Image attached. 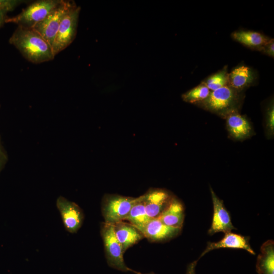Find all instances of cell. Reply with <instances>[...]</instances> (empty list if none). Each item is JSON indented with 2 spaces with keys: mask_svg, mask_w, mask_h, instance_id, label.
I'll list each match as a JSON object with an SVG mask.
<instances>
[{
  "mask_svg": "<svg viewBox=\"0 0 274 274\" xmlns=\"http://www.w3.org/2000/svg\"><path fill=\"white\" fill-rule=\"evenodd\" d=\"M101 234L108 265L122 271H133L124 262V252L121 245L115 236L114 224L105 223L101 228Z\"/></svg>",
  "mask_w": 274,
  "mask_h": 274,
  "instance_id": "cell-6",
  "label": "cell"
},
{
  "mask_svg": "<svg viewBox=\"0 0 274 274\" xmlns=\"http://www.w3.org/2000/svg\"><path fill=\"white\" fill-rule=\"evenodd\" d=\"M172 196L162 189H153L143 195L147 215L150 219L157 218L169 203Z\"/></svg>",
  "mask_w": 274,
  "mask_h": 274,
  "instance_id": "cell-10",
  "label": "cell"
},
{
  "mask_svg": "<svg viewBox=\"0 0 274 274\" xmlns=\"http://www.w3.org/2000/svg\"><path fill=\"white\" fill-rule=\"evenodd\" d=\"M210 191L214 212L212 224L208 233L213 235L217 232L225 233L231 232L235 228L232 224L228 212L225 208L223 201L217 197L211 188Z\"/></svg>",
  "mask_w": 274,
  "mask_h": 274,
  "instance_id": "cell-9",
  "label": "cell"
},
{
  "mask_svg": "<svg viewBox=\"0 0 274 274\" xmlns=\"http://www.w3.org/2000/svg\"><path fill=\"white\" fill-rule=\"evenodd\" d=\"M266 128L268 132L271 134L273 133L274 128V109L271 105L267 112Z\"/></svg>",
  "mask_w": 274,
  "mask_h": 274,
  "instance_id": "cell-23",
  "label": "cell"
},
{
  "mask_svg": "<svg viewBox=\"0 0 274 274\" xmlns=\"http://www.w3.org/2000/svg\"><path fill=\"white\" fill-rule=\"evenodd\" d=\"M236 90L226 85L211 91L202 103L208 110L217 113L229 112L232 110L237 100Z\"/></svg>",
  "mask_w": 274,
  "mask_h": 274,
  "instance_id": "cell-7",
  "label": "cell"
},
{
  "mask_svg": "<svg viewBox=\"0 0 274 274\" xmlns=\"http://www.w3.org/2000/svg\"><path fill=\"white\" fill-rule=\"evenodd\" d=\"M256 269L259 274H274V244L272 240L265 242L261 246Z\"/></svg>",
  "mask_w": 274,
  "mask_h": 274,
  "instance_id": "cell-16",
  "label": "cell"
},
{
  "mask_svg": "<svg viewBox=\"0 0 274 274\" xmlns=\"http://www.w3.org/2000/svg\"><path fill=\"white\" fill-rule=\"evenodd\" d=\"M113 224L115 236L124 253L144 237L142 233L131 224L121 221Z\"/></svg>",
  "mask_w": 274,
  "mask_h": 274,
  "instance_id": "cell-14",
  "label": "cell"
},
{
  "mask_svg": "<svg viewBox=\"0 0 274 274\" xmlns=\"http://www.w3.org/2000/svg\"><path fill=\"white\" fill-rule=\"evenodd\" d=\"M9 43L33 63L49 61L55 57L51 46L31 28L18 25L9 39Z\"/></svg>",
  "mask_w": 274,
  "mask_h": 274,
  "instance_id": "cell-1",
  "label": "cell"
},
{
  "mask_svg": "<svg viewBox=\"0 0 274 274\" xmlns=\"http://www.w3.org/2000/svg\"><path fill=\"white\" fill-rule=\"evenodd\" d=\"M133 272H134L135 274H143V273H142L140 272H138V271H134L133 270ZM145 274H155L154 273H153V272H151V273H145Z\"/></svg>",
  "mask_w": 274,
  "mask_h": 274,
  "instance_id": "cell-28",
  "label": "cell"
},
{
  "mask_svg": "<svg viewBox=\"0 0 274 274\" xmlns=\"http://www.w3.org/2000/svg\"><path fill=\"white\" fill-rule=\"evenodd\" d=\"M62 0H42L35 2L17 15L7 18L6 23L31 28L43 20L62 3Z\"/></svg>",
  "mask_w": 274,
  "mask_h": 274,
  "instance_id": "cell-2",
  "label": "cell"
},
{
  "mask_svg": "<svg viewBox=\"0 0 274 274\" xmlns=\"http://www.w3.org/2000/svg\"><path fill=\"white\" fill-rule=\"evenodd\" d=\"M136 198L116 194H107L102 201L101 210L105 223L115 224L125 220Z\"/></svg>",
  "mask_w": 274,
  "mask_h": 274,
  "instance_id": "cell-3",
  "label": "cell"
},
{
  "mask_svg": "<svg viewBox=\"0 0 274 274\" xmlns=\"http://www.w3.org/2000/svg\"><path fill=\"white\" fill-rule=\"evenodd\" d=\"M227 74L223 70L210 76L203 84L212 91L227 85Z\"/></svg>",
  "mask_w": 274,
  "mask_h": 274,
  "instance_id": "cell-21",
  "label": "cell"
},
{
  "mask_svg": "<svg viewBox=\"0 0 274 274\" xmlns=\"http://www.w3.org/2000/svg\"><path fill=\"white\" fill-rule=\"evenodd\" d=\"M197 262V260L194 261L188 265L186 274H196L195 266L196 265Z\"/></svg>",
  "mask_w": 274,
  "mask_h": 274,
  "instance_id": "cell-25",
  "label": "cell"
},
{
  "mask_svg": "<svg viewBox=\"0 0 274 274\" xmlns=\"http://www.w3.org/2000/svg\"><path fill=\"white\" fill-rule=\"evenodd\" d=\"M232 37L239 43L252 48L261 49L270 40L261 33L252 31H235Z\"/></svg>",
  "mask_w": 274,
  "mask_h": 274,
  "instance_id": "cell-18",
  "label": "cell"
},
{
  "mask_svg": "<svg viewBox=\"0 0 274 274\" xmlns=\"http://www.w3.org/2000/svg\"><path fill=\"white\" fill-rule=\"evenodd\" d=\"M56 205L66 230L72 233L77 232L81 227L84 218L80 207L61 196L57 198Z\"/></svg>",
  "mask_w": 274,
  "mask_h": 274,
  "instance_id": "cell-8",
  "label": "cell"
},
{
  "mask_svg": "<svg viewBox=\"0 0 274 274\" xmlns=\"http://www.w3.org/2000/svg\"><path fill=\"white\" fill-rule=\"evenodd\" d=\"M253 80L254 74L252 71L244 65L235 68L227 75V83L235 90L243 89Z\"/></svg>",
  "mask_w": 274,
  "mask_h": 274,
  "instance_id": "cell-17",
  "label": "cell"
},
{
  "mask_svg": "<svg viewBox=\"0 0 274 274\" xmlns=\"http://www.w3.org/2000/svg\"><path fill=\"white\" fill-rule=\"evenodd\" d=\"M181 229L167 226L157 218L151 219L141 232L144 237L154 242L166 241L178 235Z\"/></svg>",
  "mask_w": 274,
  "mask_h": 274,
  "instance_id": "cell-11",
  "label": "cell"
},
{
  "mask_svg": "<svg viewBox=\"0 0 274 274\" xmlns=\"http://www.w3.org/2000/svg\"><path fill=\"white\" fill-rule=\"evenodd\" d=\"M211 91L203 84H201L184 93L183 99L188 102L194 103L204 100L209 95Z\"/></svg>",
  "mask_w": 274,
  "mask_h": 274,
  "instance_id": "cell-20",
  "label": "cell"
},
{
  "mask_svg": "<svg viewBox=\"0 0 274 274\" xmlns=\"http://www.w3.org/2000/svg\"><path fill=\"white\" fill-rule=\"evenodd\" d=\"M81 8L76 5L64 16L52 46L54 55L67 47L75 39Z\"/></svg>",
  "mask_w": 274,
  "mask_h": 274,
  "instance_id": "cell-5",
  "label": "cell"
},
{
  "mask_svg": "<svg viewBox=\"0 0 274 274\" xmlns=\"http://www.w3.org/2000/svg\"><path fill=\"white\" fill-rule=\"evenodd\" d=\"M220 248L244 249L253 255H255V253L250 245L249 239L248 237L228 232L225 233L224 236L219 242L209 243L200 257H201L210 251Z\"/></svg>",
  "mask_w": 274,
  "mask_h": 274,
  "instance_id": "cell-12",
  "label": "cell"
},
{
  "mask_svg": "<svg viewBox=\"0 0 274 274\" xmlns=\"http://www.w3.org/2000/svg\"><path fill=\"white\" fill-rule=\"evenodd\" d=\"M226 125L230 134L236 139H243L251 132L252 128L248 121L234 110L227 113Z\"/></svg>",
  "mask_w": 274,
  "mask_h": 274,
  "instance_id": "cell-15",
  "label": "cell"
},
{
  "mask_svg": "<svg viewBox=\"0 0 274 274\" xmlns=\"http://www.w3.org/2000/svg\"><path fill=\"white\" fill-rule=\"evenodd\" d=\"M164 224L182 229L184 218V208L182 202L172 196L167 206L157 217Z\"/></svg>",
  "mask_w": 274,
  "mask_h": 274,
  "instance_id": "cell-13",
  "label": "cell"
},
{
  "mask_svg": "<svg viewBox=\"0 0 274 274\" xmlns=\"http://www.w3.org/2000/svg\"><path fill=\"white\" fill-rule=\"evenodd\" d=\"M151 219L147 215L143 200V195L131 209L125 220L140 232Z\"/></svg>",
  "mask_w": 274,
  "mask_h": 274,
  "instance_id": "cell-19",
  "label": "cell"
},
{
  "mask_svg": "<svg viewBox=\"0 0 274 274\" xmlns=\"http://www.w3.org/2000/svg\"><path fill=\"white\" fill-rule=\"evenodd\" d=\"M7 13L0 11V28L3 25L6 20L8 18L6 15Z\"/></svg>",
  "mask_w": 274,
  "mask_h": 274,
  "instance_id": "cell-26",
  "label": "cell"
},
{
  "mask_svg": "<svg viewBox=\"0 0 274 274\" xmlns=\"http://www.w3.org/2000/svg\"><path fill=\"white\" fill-rule=\"evenodd\" d=\"M22 1L16 0H0V11L7 13L13 10Z\"/></svg>",
  "mask_w": 274,
  "mask_h": 274,
  "instance_id": "cell-22",
  "label": "cell"
},
{
  "mask_svg": "<svg viewBox=\"0 0 274 274\" xmlns=\"http://www.w3.org/2000/svg\"><path fill=\"white\" fill-rule=\"evenodd\" d=\"M76 5L73 1H62L60 5L45 19L31 28L40 35L52 47L63 18Z\"/></svg>",
  "mask_w": 274,
  "mask_h": 274,
  "instance_id": "cell-4",
  "label": "cell"
},
{
  "mask_svg": "<svg viewBox=\"0 0 274 274\" xmlns=\"http://www.w3.org/2000/svg\"><path fill=\"white\" fill-rule=\"evenodd\" d=\"M261 49L268 55L273 57V40H270L267 44L262 48Z\"/></svg>",
  "mask_w": 274,
  "mask_h": 274,
  "instance_id": "cell-24",
  "label": "cell"
},
{
  "mask_svg": "<svg viewBox=\"0 0 274 274\" xmlns=\"http://www.w3.org/2000/svg\"><path fill=\"white\" fill-rule=\"evenodd\" d=\"M5 155L3 151L2 146L0 144V170L2 168V165H3L5 161Z\"/></svg>",
  "mask_w": 274,
  "mask_h": 274,
  "instance_id": "cell-27",
  "label": "cell"
}]
</instances>
